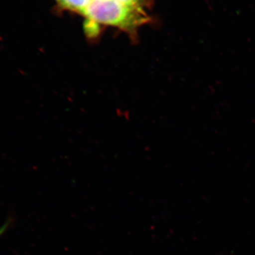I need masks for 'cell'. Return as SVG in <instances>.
<instances>
[{"mask_svg": "<svg viewBox=\"0 0 255 255\" xmlns=\"http://www.w3.org/2000/svg\"><path fill=\"white\" fill-rule=\"evenodd\" d=\"M62 10L85 18V33L96 38L106 26L119 28L136 40L139 28L150 22L147 0H55Z\"/></svg>", "mask_w": 255, "mask_h": 255, "instance_id": "obj_1", "label": "cell"}]
</instances>
